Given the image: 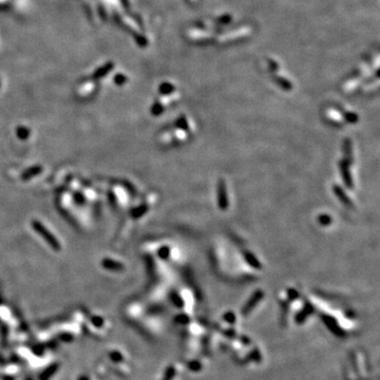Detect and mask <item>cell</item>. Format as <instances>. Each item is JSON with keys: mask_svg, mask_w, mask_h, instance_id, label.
I'll list each match as a JSON object with an SVG mask.
<instances>
[{"mask_svg": "<svg viewBox=\"0 0 380 380\" xmlns=\"http://www.w3.org/2000/svg\"><path fill=\"white\" fill-rule=\"evenodd\" d=\"M177 125L179 127H181V128H183L184 130L188 131V123H187V120L184 119V118H181L178 122H177Z\"/></svg>", "mask_w": 380, "mask_h": 380, "instance_id": "13", "label": "cell"}, {"mask_svg": "<svg viewBox=\"0 0 380 380\" xmlns=\"http://www.w3.org/2000/svg\"><path fill=\"white\" fill-rule=\"evenodd\" d=\"M348 167L349 166L344 161L340 164L341 175H342V179H343L345 185L348 188H353V180H352V175H350V172L348 170Z\"/></svg>", "mask_w": 380, "mask_h": 380, "instance_id": "7", "label": "cell"}, {"mask_svg": "<svg viewBox=\"0 0 380 380\" xmlns=\"http://www.w3.org/2000/svg\"><path fill=\"white\" fill-rule=\"evenodd\" d=\"M318 221L321 225H323V226L328 225V224H330V222H332L330 221V217H328L327 214H321V216L318 218Z\"/></svg>", "mask_w": 380, "mask_h": 380, "instance_id": "12", "label": "cell"}, {"mask_svg": "<svg viewBox=\"0 0 380 380\" xmlns=\"http://www.w3.org/2000/svg\"><path fill=\"white\" fill-rule=\"evenodd\" d=\"M343 116H344V119L350 124H355L358 122V115L356 113L346 111V112H343Z\"/></svg>", "mask_w": 380, "mask_h": 380, "instance_id": "11", "label": "cell"}, {"mask_svg": "<svg viewBox=\"0 0 380 380\" xmlns=\"http://www.w3.org/2000/svg\"><path fill=\"white\" fill-rule=\"evenodd\" d=\"M32 227L38 232V233H40V235L49 243V244H50L55 250H60L61 249V244H60V242H58L55 238H54V236L52 235V233L50 232V231H49L44 225H43V224L41 223V222H38V221H33L32 222Z\"/></svg>", "mask_w": 380, "mask_h": 380, "instance_id": "4", "label": "cell"}, {"mask_svg": "<svg viewBox=\"0 0 380 380\" xmlns=\"http://www.w3.org/2000/svg\"><path fill=\"white\" fill-rule=\"evenodd\" d=\"M315 315L319 316L328 332L340 339H347L357 333L359 321L355 311L344 303L321 298L311 299Z\"/></svg>", "mask_w": 380, "mask_h": 380, "instance_id": "1", "label": "cell"}, {"mask_svg": "<svg viewBox=\"0 0 380 380\" xmlns=\"http://www.w3.org/2000/svg\"><path fill=\"white\" fill-rule=\"evenodd\" d=\"M343 149H344V154H345V160L344 162L348 165L353 163V154H352V143H350V140L346 139L344 141L343 145Z\"/></svg>", "mask_w": 380, "mask_h": 380, "instance_id": "10", "label": "cell"}, {"mask_svg": "<svg viewBox=\"0 0 380 380\" xmlns=\"http://www.w3.org/2000/svg\"><path fill=\"white\" fill-rule=\"evenodd\" d=\"M163 110H164V108H163V106H162V105H160V104H155V105L153 106V108H152L151 112H152L154 115H159V114H161V113L163 112Z\"/></svg>", "mask_w": 380, "mask_h": 380, "instance_id": "14", "label": "cell"}, {"mask_svg": "<svg viewBox=\"0 0 380 380\" xmlns=\"http://www.w3.org/2000/svg\"><path fill=\"white\" fill-rule=\"evenodd\" d=\"M333 190H334L335 194L337 196V198H338L341 202H342V203L344 204V205H346V206H352V202H350L349 198L346 196V194H345L344 191H343V189L341 188V187L339 186V185H334Z\"/></svg>", "mask_w": 380, "mask_h": 380, "instance_id": "8", "label": "cell"}, {"mask_svg": "<svg viewBox=\"0 0 380 380\" xmlns=\"http://www.w3.org/2000/svg\"><path fill=\"white\" fill-rule=\"evenodd\" d=\"M263 298H264V294H263V291H261V290L256 291V293L248 299L247 303L244 305V307L242 308V316L243 317H249V316L253 315V311L256 310V308L258 307V303H260L261 300H263Z\"/></svg>", "mask_w": 380, "mask_h": 380, "instance_id": "5", "label": "cell"}, {"mask_svg": "<svg viewBox=\"0 0 380 380\" xmlns=\"http://www.w3.org/2000/svg\"><path fill=\"white\" fill-rule=\"evenodd\" d=\"M243 256H244L245 260L247 261V263H248V264H249L251 267H253L255 269H261V268H262L261 263L259 262V260H258L255 256L252 255L251 252L246 251V250H245V251H243Z\"/></svg>", "mask_w": 380, "mask_h": 380, "instance_id": "9", "label": "cell"}, {"mask_svg": "<svg viewBox=\"0 0 380 380\" xmlns=\"http://www.w3.org/2000/svg\"><path fill=\"white\" fill-rule=\"evenodd\" d=\"M218 204H219V207L222 210H225L228 207L226 185L224 180H219V183H218Z\"/></svg>", "mask_w": 380, "mask_h": 380, "instance_id": "6", "label": "cell"}, {"mask_svg": "<svg viewBox=\"0 0 380 380\" xmlns=\"http://www.w3.org/2000/svg\"><path fill=\"white\" fill-rule=\"evenodd\" d=\"M40 171H41L40 168H37V170H34V168H33L30 172H26V173L23 175V177H24V179H29V178H30V175H33V174L35 175V174H37Z\"/></svg>", "mask_w": 380, "mask_h": 380, "instance_id": "15", "label": "cell"}, {"mask_svg": "<svg viewBox=\"0 0 380 380\" xmlns=\"http://www.w3.org/2000/svg\"><path fill=\"white\" fill-rule=\"evenodd\" d=\"M281 305V322L287 326L305 324L315 316V308L310 300L302 298L295 288L288 287L279 297Z\"/></svg>", "mask_w": 380, "mask_h": 380, "instance_id": "2", "label": "cell"}, {"mask_svg": "<svg viewBox=\"0 0 380 380\" xmlns=\"http://www.w3.org/2000/svg\"><path fill=\"white\" fill-rule=\"evenodd\" d=\"M228 344L227 348L231 352L233 360L242 365L255 366L263 360V353L260 346L245 334L239 333L229 339L224 345Z\"/></svg>", "mask_w": 380, "mask_h": 380, "instance_id": "3", "label": "cell"}]
</instances>
